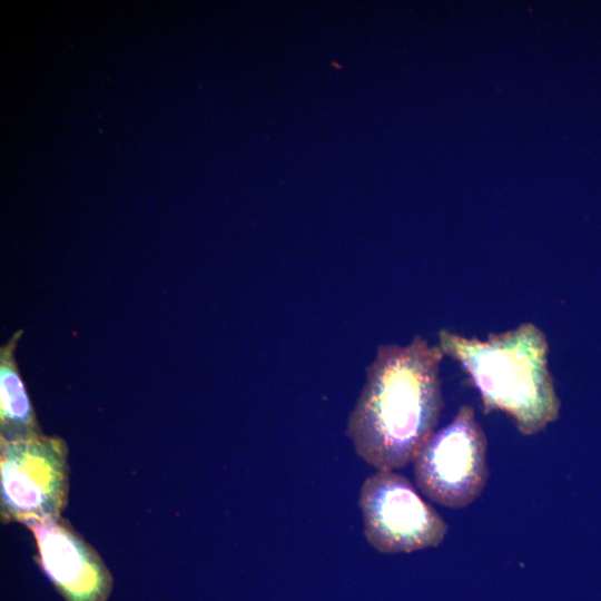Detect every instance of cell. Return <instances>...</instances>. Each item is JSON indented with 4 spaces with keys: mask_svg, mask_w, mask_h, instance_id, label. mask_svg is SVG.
<instances>
[{
    "mask_svg": "<svg viewBox=\"0 0 601 601\" xmlns=\"http://www.w3.org/2000/svg\"><path fill=\"white\" fill-rule=\"evenodd\" d=\"M444 354L416 335L378 347L346 433L357 455L377 471L404 467L434 433L443 408Z\"/></svg>",
    "mask_w": 601,
    "mask_h": 601,
    "instance_id": "cell-1",
    "label": "cell"
},
{
    "mask_svg": "<svg viewBox=\"0 0 601 601\" xmlns=\"http://www.w3.org/2000/svg\"><path fill=\"white\" fill-rule=\"evenodd\" d=\"M32 533L36 560L65 601H107L112 575L97 551L62 519L24 524Z\"/></svg>",
    "mask_w": 601,
    "mask_h": 601,
    "instance_id": "cell-6",
    "label": "cell"
},
{
    "mask_svg": "<svg viewBox=\"0 0 601 601\" xmlns=\"http://www.w3.org/2000/svg\"><path fill=\"white\" fill-rule=\"evenodd\" d=\"M68 447L59 436L40 434L0 441L2 523L26 524L61 518L68 504Z\"/></svg>",
    "mask_w": 601,
    "mask_h": 601,
    "instance_id": "cell-3",
    "label": "cell"
},
{
    "mask_svg": "<svg viewBox=\"0 0 601 601\" xmlns=\"http://www.w3.org/2000/svg\"><path fill=\"white\" fill-rule=\"evenodd\" d=\"M19 331L0 351V441H19L41 433L14 361Z\"/></svg>",
    "mask_w": 601,
    "mask_h": 601,
    "instance_id": "cell-7",
    "label": "cell"
},
{
    "mask_svg": "<svg viewBox=\"0 0 601 601\" xmlns=\"http://www.w3.org/2000/svg\"><path fill=\"white\" fill-rule=\"evenodd\" d=\"M486 451V435L474 408L460 406L454 418L434 432L412 461L417 487L445 508L470 505L487 483Z\"/></svg>",
    "mask_w": 601,
    "mask_h": 601,
    "instance_id": "cell-4",
    "label": "cell"
},
{
    "mask_svg": "<svg viewBox=\"0 0 601 601\" xmlns=\"http://www.w3.org/2000/svg\"><path fill=\"white\" fill-rule=\"evenodd\" d=\"M358 506L368 544L381 553H410L440 545L447 524L401 473L376 471L361 486Z\"/></svg>",
    "mask_w": 601,
    "mask_h": 601,
    "instance_id": "cell-5",
    "label": "cell"
},
{
    "mask_svg": "<svg viewBox=\"0 0 601 601\" xmlns=\"http://www.w3.org/2000/svg\"><path fill=\"white\" fill-rule=\"evenodd\" d=\"M439 346L477 390L484 413H505L523 435L536 434L559 417L549 343L535 324L523 323L485 339L441 329Z\"/></svg>",
    "mask_w": 601,
    "mask_h": 601,
    "instance_id": "cell-2",
    "label": "cell"
}]
</instances>
